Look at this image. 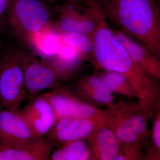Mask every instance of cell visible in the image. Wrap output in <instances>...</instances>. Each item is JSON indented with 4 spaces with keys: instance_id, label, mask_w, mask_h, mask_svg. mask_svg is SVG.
Returning a JSON list of instances; mask_svg holds the SVG:
<instances>
[{
    "instance_id": "cell-1",
    "label": "cell",
    "mask_w": 160,
    "mask_h": 160,
    "mask_svg": "<svg viewBox=\"0 0 160 160\" xmlns=\"http://www.w3.org/2000/svg\"><path fill=\"white\" fill-rule=\"evenodd\" d=\"M107 21L106 17L103 18L92 36V62L96 67L123 74L135 92L140 107L152 120L159 81L149 76L132 58L115 37Z\"/></svg>"
},
{
    "instance_id": "cell-2",
    "label": "cell",
    "mask_w": 160,
    "mask_h": 160,
    "mask_svg": "<svg viewBox=\"0 0 160 160\" xmlns=\"http://www.w3.org/2000/svg\"><path fill=\"white\" fill-rule=\"evenodd\" d=\"M106 19L160 61V7L156 0H100Z\"/></svg>"
},
{
    "instance_id": "cell-3",
    "label": "cell",
    "mask_w": 160,
    "mask_h": 160,
    "mask_svg": "<svg viewBox=\"0 0 160 160\" xmlns=\"http://www.w3.org/2000/svg\"><path fill=\"white\" fill-rule=\"evenodd\" d=\"M52 14L41 0H9L6 26L20 42L32 47L37 34L51 26Z\"/></svg>"
},
{
    "instance_id": "cell-4",
    "label": "cell",
    "mask_w": 160,
    "mask_h": 160,
    "mask_svg": "<svg viewBox=\"0 0 160 160\" xmlns=\"http://www.w3.org/2000/svg\"><path fill=\"white\" fill-rule=\"evenodd\" d=\"M58 17L54 23L57 32H76L92 36L100 21L106 17L100 0H68L57 5Z\"/></svg>"
},
{
    "instance_id": "cell-5",
    "label": "cell",
    "mask_w": 160,
    "mask_h": 160,
    "mask_svg": "<svg viewBox=\"0 0 160 160\" xmlns=\"http://www.w3.org/2000/svg\"><path fill=\"white\" fill-rule=\"evenodd\" d=\"M0 91L2 108L18 111L28 97L24 82L20 51L9 49L0 62Z\"/></svg>"
},
{
    "instance_id": "cell-6",
    "label": "cell",
    "mask_w": 160,
    "mask_h": 160,
    "mask_svg": "<svg viewBox=\"0 0 160 160\" xmlns=\"http://www.w3.org/2000/svg\"><path fill=\"white\" fill-rule=\"evenodd\" d=\"M21 64L27 96L30 99L44 90L52 89L65 81L62 75L48 62L32 53L20 51Z\"/></svg>"
},
{
    "instance_id": "cell-7",
    "label": "cell",
    "mask_w": 160,
    "mask_h": 160,
    "mask_svg": "<svg viewBox=\"0 0 160 160\" xmlns=\"http://www.w3.org/2000/svg\"><path fill=\"white\" fill-rule=\"evenodd\" d=\"M51 104L56 120L65 117L86 118L104 124V111L59 85L42 94Z\"/></svg>"
},
{
    "instance_id": "cell-8",
    "label": "cell",
    "mask_w": 160,
    "mask_h": 160,
    "mask_svg": "<svg viewBox=\"0 0 160 160\" xmlns=\"http://www.w3.org/2000/svg\"><path fill=\"white\" fill-rule=\"evenodd\" d=\"M101 124H103L86 118H61L56 120L46 139L53 147L77 140L87 139Z\"/></svg>"
},
{
    "instance_id": "cell-9",
    "label": "cell",
    "mask_w": 160,
    "mask_h": 160,
    "mask_svg": "<svg viewBox=\"0 0 160 160\" xmlns=\"http://www.w3.org/2000/svg\"><path fill=\"white\" fill-rule=\"evenodd\" d=\"M20 114L36 138L45 137L54 125L56 116L53 108L42 95L30 99Z\"/></svg>"
},
{
    "instance_id": "cell-10",
    "label": "cell",
    "mask_w": 160,
    "mask_h": 160,
    "mask_svg": "<svg viewBox=\"0 0 160 160\" xmlns=\"http://www.w3.org/2000/svg\"><path fill=\"white\" fill-rule=\"evenodd\" d=\"M36 138L19 110L0 111V143L18 146Z\"/></svg>"
},
{
    "instance_id": "cell-11",
    "label": "cell",
    "mask_w": 160,
    "mask_h": 160,
    "mask_svg": "<svg viewBox=\"0 0 160 160\" xmlns=\"http://www.w3.org/2000/svg\"><path fill=\"white\" fill-rule=\"evenodd\" d=\"M53 148L45 137L18 146L0 143V160H50Z\"/></svg>"
},
{
    "instance_id": "cell-12",
    "label": "cell",
    "mask_w": 160,
    "mask_h": 160,
    "mask_svg": "<svg viewBox=\"0 0 160 160\" xmlns=\"http://www.w3.org/2000/svg\"><path fill=\"white\" fill-rule=\"evenodd\" d=\"M87 141L91 150V160H115L123 144L104 124L97 128Z\"/></svg>"
},
{
    "instance_id": "cell-13",
    "label": "cell",
    "mask_w": 160,
    "mask_h": 160,
    "mask_svg": "<svg viewBox=\"0 0 160 160\" xmlns=\"http://www.w3.org/2000/svg\"><path fill=\"white\" fill-rule=\"evenodd\" d=\"M115 36L126 48L130 56L147 74L160 82V61L146 47L120 30L113 31Z\"/></svg>"
},
{
    "instance_id": "cell-14",
    "label": "cell",
    "mask_w": 160,
    "mask_h": 160,
    "mask_svg": "<svg viewBox=\"0 0 160 160\" xmlns=\"http://www.w3.org/2000/svg\"><path fill=\"white\" fill-rule=\"evenodd\" d=\"M77 91L83 99L94 105L108 106L114 102L113 93L103 84L97 73L79 80Z\"/></svg>"
},
{
    "instance_id": "cell-15",
    "label": "cell",
    "mask_w": 160,
    "mask_h": 160,
    "mask_svg": "<svg viewBox=\"0 0 160 160\" xmlns=\"http://www.w3.org/2000/svg\"><path fill=\"white\" fill-rule=\"evenodd\" d=\"M103 111L104 125L114 132L121 142L124 144L141 140L130 125L119 102H113Z\"/></svg>"
},
{
    "instance_id": "cell-16",
    "label": "cell",
    "mask_w": 160,
    "mask_h": 160,
    "mask_svg": "<svg viewBox=\"0 0 160 160\" xmlns=\"http://www.w3.org/2000/svg\"><path fill=\"white\" fill-rule=\"evenodd\" d=\"M152 127L150 135L145 141L144 160H160V82L156 89L153 107Z\"/></svg>"
},
{
    "instance_id": "cell-17",
    "label": "cell",
    "mask_w": 160,
    "mask_h": 160,
    "mask_svg": "<svg viewBox=\"0 0 160 160\" xmlns=\"http://www.w3.org/2000/svg\"><path fill=\"white\" fill-rule=\"evenodd\" d=\"M118 102L132 129L139 138L145 142L150 134L148 127V122L150 120L149 118L138 103L135 104L122 100Z\"/></svg>"
},
{
    "instance_id": "cell-18",
    "label": "cell",
    "mask_w": 160,
    "mask_h": 160,
    "mask_svg": "<svg viewBox=\"0 0 160 160\" xmlns=\"http://www.w3.org/2000/svg\"><path fill=\"white\" fill-rule=\"evenodd\" d=\"M91 152L87 139L72 141L60 145L52 151V160H90Z\"/></svg>"
},
{
    "instance_id": "cell-19",
    "label": "cell",
    "mask_w": 160,
    "mask_h": 160,
    "mask_svg": "<svg viewBox=\"0 0 160 160\" xmlns=\"http://www.w3.org/2000/svg\"><path fill=\"white\" fill-rule=\"evenodd\" d=\"M96 73L103 84L113 94L116 93L129 98H137L135 92L123 74L106 70Z\"/></svg>"
},
{
    "instance_id": "cell-20",
    "label": "cell",
    "mask_w": 160,
    "mask_h": 160,
    "mask_svg": "<svg viewBox=\"0 0 160 160\" xmlns=\"http://www.w3.org/2000/svg\"><path fill=\"white\" fill-rule=\"evenodd\" d=\"M57 32L63 42L74 49L84 60H91L93 53V44L91 38L78 32Z\"/></svg>"
},
{
    "instance_id": "cell-21",
    "label": "cell",
    "mask_w": 160,
    "mask_h": 160,
    "mask_svg": "<svg viewBox=\"0 0 160 160\" xmlns=\"http://www.w3.org/2000/svg\"><path fill=\"white\" fill-rule=\"evenodd\" d=\"M144 143L141 140L124 143L115 160H144V152L142 150Z\"/></svg>"
},
{
    "instance_id": "cell-22",
    "label": "cell",
    "mask_w": 160,
    "mask_h": 160,
    "mask_svg": "<svg viewBox=\"0 0 160 160\" xmlns=\"http://www.w3.org/2000/svg\"><path fill=\"white\" fill-rule=\"evenodd\" d=\"M9 0H0V36L6 27V14Z\"/></svg>"
},
{
    "instance_id": "cell-23",
    "label": "cell",
    "mask_w": 160,
    "mask_h": 160,
    "mask_svg": "<svg viewBox=\"0 0 160 160\" xmlns=\"http://www.w3.org/2000/svg\"><path fill=\"white\" fill-rule=\"evenodd\" d=\"M41 1L45 2L51 3H54L56 2V0H41Z\"/></svg>"
},
{
    "instance_id": "cell-24",
    "label": "cell",
    "mask_w": 160,
    "mask_h": 160,
    "mask_svg": "<svg viewBox=\"0 0 160 160\" xmlns=\"http://www.w3.org/2000/svg\"><path fill=\"white\" fill-rule=\"evenodd\" d=\"M2 97H1V91H0V111L2 110Z\"/></svg>"
}]
</instances>
